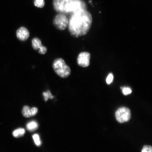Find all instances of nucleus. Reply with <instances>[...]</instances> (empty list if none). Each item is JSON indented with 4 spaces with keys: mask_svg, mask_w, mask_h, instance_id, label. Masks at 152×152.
I'll use <instances>...</instances> for the list:
<instances>
[{
    "mask_svg": "<svg viewBox=\"0 0 152 152\" xmlns=\"http://www.w3.org/2000/svg\"><path fill=\"white\" fill-rule=\"evenodd\" d=\"M25 134V130L23 128H19L16 129L12 133L13 136L15 138H19L23 136Z\"/></svg>",
    "mask_w": 152,
    "mask_h": 152,
    "instance_id": "nucleus-11",
    "label": "nucleus"
},
{
    "mask_svg": "<svg viewBox=\"0 0 152 152\" xmlns=\"http://www.w3.org/2000/svg\"><path fill=\"white\" fill-rule=\"evenodd\" d=\"M43 95L44 97V99L45 101H47L49 99H52L54 97L49 91H47V92H43Z\"/></svg>",
    "mask_w": 152,
    "mask_h": 152,
    "instance_id": "nucleus-14",
    "label": "nucleus"
},
{
    "mask_svg": "<svg viewBox=\"0 0 152 152\" xmlns=\"http://www.w3.org/2000/svg\"><path fill=\"white\" fill-rule=\"evenodd\" d=\"M142 152H152V149L151 146H144L142 149Z\"/></svg>",
    "mask_w": 152,
    "mask_h": 152,
    "instance_id": "nucleus-17",
    "label": "nucleus"
},
{
    "mask_svg": "<svg viewBox=\"0 0 152 152\" xmlns=\"http://www.w3.org/2000/svg\"><path fill=\"white\" fill-rule=\"evenodd\" d=\"M91 56L90 53L82 52L80 53L77 58V63L83 67H86L90 65Z\"/></svg>",
    "mask_w": 152,
    "mask_h": 152,
    "instance_id": "nucleus-6",
    "label": "nucleus"
},
{
    "mask_svg": "<svg viewBox=\"0 0 152 152\" xmlns=\"http://www.w3.org/2000/svg\"><path fill=\"white\" fill-rule=\"evenodd\" d=\"M92 18L86 10H81L72 14L68 20V30L76 37L85 35L90 30Z\"/></svg>",
    "mask_w": 152,
    "mask_h": 152,
    "instance_id": "nucleus-1",
    "label": "nucleus"
},
{
    "mask_svg": "<svg viewBox=\"0 0 152 152\" xmlns=\"http://www.w3.org/2000/svg\"><path fill=\"white\" fill-rule=\"evenodd\" d=\"M45 0H34V4L39 8H42L45 5Z\"/></svg>",
    "mask_w": 152,
    "mask_h": 152,
    "instance_id": "nucleus-12",
    "label": "nucleus"
},
{
    "mask_svg": "<svg viewBox=\"0 0 152 152\" xmlns=\"http://www.w3.org/2000/svg\"><path fill=\"white\" fill-rule=\"evenodd\" d=\"M132 89L129 87H124L122 89V92L124 95L127 96L132 94Z\"/></svg>",
    "mask_w": 152,
    "mask_h": 152,
    "instance_id": "nucleus-15",
    "label": "nucleus"
},
{
    "mask_svg": "<svg viewBox=\"0 0 152 152\" xmlns=\"http://www.w3.org/2000/svg\"><path fill=\"white\" fill-rule=\"evenodd\" d=\"M16 36L19 40L25 41L29 37L30 33L27 28L24 27H21L17 30Z\"/></svg>",
    "mask_w": 152,
    "mask_h": 152,
    "instance_id": "nucleus-8",
    "label": "nucleus"
},
{
    "mask_svg": "<svg viewBox=\"0 0 152 152\" xmlns=\"http://www.w3.org/2000/svg\"><path fill=\"white\" fill-rule=\"evenodd\" d=\"M53 23L57 29L63 30L68 27V19L66 15L59 13L54 17L53 19Z\"/></svg>",
    "mask_w": 152,
    "mask_h": 152,
    "instance_id": "nucleus-4",
    "label": "nucleus"
},
{
    "mask_svg": "<svg viewBox=\"0 0 152 152\" xmlns=\"http://www.w3.org/2000/svg\"><path fill=\"white\" fill-rule=\"evenodd\" d=\"M39 126L37 123L35 121H30L26 125V128L30 132H33L38 129Z\"/></svg>",
    "mask_w": 152,
    "mask_h": 152,
    "instance_id": "nucleus-10",
    "label": "nucleus"
},
{
    "mask_svg": "<svg viewBox=\"0 0 152 152\" xmlns=\"http://www.w3.org/2000/svg\"><path fill=\"white\" fill-rule=\"evenodd\" d=\"M38 112L37 108L33 107L30 108L29 106H25L22 110V114L26 118H30L37 115Z\"/></svg>",
    "mask_w": 152,
    "mask_h": 152,
    "instance_id": "nucleus-9",
    "label": "nucleus"
},
{
    "mask_svg": "<svg viewBox=\"0 0 152 152\" xmlns=\"http://www.w3.org/2000/svg\"><path fill=\"white\" fill-rule=\"evenodd\" d=\"M131 116L130 110L128 108H120L115 113L116 118L120 123L127 122L130 119Z\"/></svg>",
    "mask_w": 152,
    "mask_h": 152,
    "instance_id": "nucleus-5",
    "label": "nucleus"
},
{
    "mask_svg": "<svg viewBox=\"0 0 152 152\" xmlns=\"http://www.w3.org/2000/svg\"><path fill=\"white\" fill-rule=\"evenodd\" d=\"M32 46L35 50L39 49V54L44 55L47 52V49L46 47L43 46L42 45L41 40L39 38L35 37L32 40Z\"/></svg>",
    "mask_w": 152,
    "mask_h": 152,
    "instance_id": "nucleus-7",
    "label": "nucleus"
},
{
    "mask_svg": "<svg viewBox=\"0 0 152 152\" xmlns=\"http://www.w3.org/2000/svg\"><path fill=\"white\" fill-rule=\"evenodd\" d=\"M113 74L110 73L108 75L107 78H106V82L107 84L110 85L113 82Z\"/></svg>",
    "mask_w": 152,
    "mask_h": 152,
    "instance_id": "nucleus-16",
    "label": "nucleus"
},
{
    "mask_svg": "<svg viewBox=\"0 0 152 152\" xmlns=\"http://www.w3.org/2000/svg\"><path fill=\"white\" fill-rule=\"evenodd\" d=\"M53 5L57 12L65 15L86 10V5L82 0H53Z\"/></svg>",
    "mask_w": 152,
    "mask_h": 152,
    "instance_id": "nucleus-2",
    "label": "nucleus"
},
{
    "mask_svg": "<svg viewBox=\"0 0 152 152\" xmlns=\"http://www.w3.org/2000/svg\"><path fill=\"white\" fill-rule=\"evenodd\" d=\"M33 138L36 145L38 146V147L40 146L41 144V142L40 140L39 134H34L33 136Z\"/></svg>",
    "mask_w": 152,
    "mask_h": 152,
    "instance_id": "nucleus-13",
    "label": "nucleus"
},
{
    "mask_svg": "<svg viewBox=\"0 0 152 152\" xmlns=\"http://www.w3.org/2000/svg\"><path fill=\"white\" fill-rule=\"evenodd\" d=\"M53 68L57 75L63 78L67 77L71 75V68L62 58H58L55 60L53 62Z\"/></svg>",
    "mask_w": 152,
    "mask_h": 152,
    "instance_id": "nucleus-3",
    "label": "nucleus"
}]
</instances>
